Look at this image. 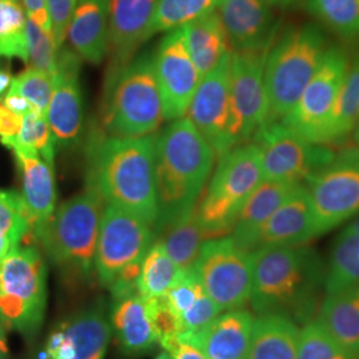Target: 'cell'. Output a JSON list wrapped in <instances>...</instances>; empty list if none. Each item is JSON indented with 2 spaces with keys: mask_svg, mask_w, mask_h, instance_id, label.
Segmentation results:
<instances>
[{
  "mask_svg": "<svg viewBox=\"0 0 359 359\" xmlns=\"http://www.w3.org/2000/svg\"><path fill=\"white\" fill-rule=\"evenodd\" d=\"M156 133L142 137L96 136L88 145L87 187L107 204L157 219Z\"/></svg>",
  "mask_w": 359,
  "mask_h": 359,
  "instance_id": "obj_1",
  "label": "cell"
},
{
  "mask_svg": "<svg viewBox=\"0 0 359 359\" xmlns=\"http://www.w3.org/2000/svg\"><path fill=\"white\" fill-rule=\"evenodd\" d=\"M325 271L321 258L306 244L258 248L252 252L253 311L308 323L317 313Z\"/></svg>",
  "mask_w": 359,
  "mask_h": 359,
  "instance_id": "obj_2",
  "label": "cell"
},
{
  "mask_svg": "<svg viewBox=\"0 0 359 359\" xmlns=\"http://www.w3.org/2000/svg\"><path fill=\"white\" fill-rule=\"evenodd\" d=\"M215 160V151L187 116L170 121L157 133L154 238L158 231L196 209Z\"/></svg>",
  "mask_w": 359,
  "mask_h": 359,
  "instance_id": "obj_3",
  "label": "cell"
},
{
  "mask_svg": "<svg viewBox=\"0 0 359 359\" xmlns=\"http://www.w3.org/2000/svg\"><path fill=\"white\" fill-rule=\"evenodd\" d=\"M104 208L102 196L86 187L56 206L34 237L69 285L83 286L96 276L95 256Z\"/></svg>",
  "mask_w": 359,
  "mask_h": 359,
  "instance_id": "obj_4",
  "label": "cell"
},
{
  "mask_svg": "<svg viewBox=\"0 0 359 359\" xmlns=\"http://www.w3.org/2000/svg\"><path fill=\"white\" fill-rule=\"evenodd\" d=\"M329 44L317 26L286 29L276 39L265 62V87L269 102L266 123L281 121L299 100L317 72Z\"/></svg>",
  "mask_w": 359,
  "mask_h": 359,
  "instance_id": "obj_5",
  "label": "cell"
},
{
  "mask_svg": "<svg viewBox=\"0 0 359 359\" xmlns=\"http://www.w3.org/2000/svg\"><path fill=\"white\" fill-rule=\"evenodd\" d=\"M265 180L261 154L255 142H245L218 157V164L201 194L196 216L206 238L229 236L250 194Z\"/></svg>",
  "mask_w": 359,
  "mask_h": 359,
  "instance_id": "obj_6",
  "label": "cell"
},
{
  "mask_svg": "<svg viewBox=\"0 0 359 359\" xmlns=\"http://www.w3.org/2000/svg\"><path fill=\"white\" fill-rule=\"evenodd\" d=\"M165 121L151 53L135 57L107 83L104 128L114 137L154 135Z\"/></svg>",
  "mask_w": 359,
  "mask_h": 359,
  "instance_id": "obj_7",
  "label": "cell"
},
{
  "mask_svg": "<svg viewBox=\"0 0 359 359\" xmlns=\"http://www.w3.org/2000/svg\"><path fill=\"white\" fill-rule=\"evenodd\" d=\"M47 309V264L35 246L19 245L0 261V326L32 339Z\"/></svg>",
  "mask_w": 359,
  "mask_h": 359,
  "instance_id": "obj_8",
  "label": "cell"
},
{
  "mask_svg": "<svg viewBox=\"0 0 359 359\" xmlns=\"http://www.w3.org/2000/svg\"><path fill=\"white\" fill-rule=\"evenodd\" d=\"M317 236L359 213V148H346L305 180Z\"/></svg>",
  "mask_w": 359,
  "mask_h": 359,
  "instance_id": "obj_9",
  "label": "cell"
},
{
  "mask_svg": "<svg viewBox=\"0 0 359 359\" xmlns=\"http://www.w3.org/2000/svg\"><path fill=\"white\" fill-rule=\"evenodd\" d=\"M346 51L329 46L321 65L290 114L281 120L302 139L313 144L327 145V128L339 90L348 67Z\"/></svg>",
  "mask_w": 359,
  "mask_h": 359,
  "instance_id": "obj_10",
  "label": "cell"
},
{
  "mask_svg": "<svg viewBox=\"0 0 359 359\" xmlns=\"http://www.w3.org/2000/svg\"><path fill=\"white\" fill-rule=\"evenodd\" d=\"M194 271L206 294L224 313L243 309L252 292V253L231 236L210 238L203 245Z\"/></svg>",
  "mask_w": 359,
  "mask_h": 359,
  "instance_id": "obj_11",
  "label": "cell"
},
{
  "mask_svg": "<svg viewBox=\"0 0 359 359\" xmlns=\"http://www.w3.org/2000/svg\"><path fill=\"white\" fill-rule=\"evenodd\" d=\"M252 140L261 154L264 177L270 181L302 184L335 154L329 145L306 142L281 121L266 123Z\"/></svg>",
  "mask_w": 359,
  "mask_h": 359,
  "instance_id": "obj_12",
  "label": "cell"
},
{
  "mask_svg": "<svg viewBox=\"0 0 359 359\" xmlns=\"http://www.w3.org/2000/svg\"><path fill=\"white\" fill-rule=\"evenodd\" d=\"M231 53L203 76L185 115L217 157L241 145L231 103Z\"/></svg>",
  "mask_w": 359,
  "mask_h": 359,
  "instance_id": "obj_13",
  "label": "cell"
},
{
  "mask_svg": "<svg viewBox=\"0 0 359 359\" xmlns=\"http://www.w3.org/2000/svg\"><path fill=\"white\" fill-rule=\"evenodd\" d=\"M154 241V226L148 221L127 209L107 204L95 256V274L99 283L108 289L120 270L144 258Z\"/></svg>",
  "mask_w": 359,
  "mask_h": 359,
  "instance_id": "obj_14",
  "label": "cell"
},
{
  "mask_svg": "<svg viewBox=\"0 0 359 359\" xmlns=\"http://www.w3.org/2000/svg\"><path fill=\"white\" fill-rule=\"evenodd\" d=\"M111 335L108 313L97 301L53 326L36 359H104Z\"/></svg>",
  "mask_w": 359,
  "mask_h": 359,
  "instance_id": "obj_15",
  "label": "cell"
},
{
  "mask_svg": "<svg viewBox=\"0 0 359 359\" xmlns=\"http://www.w3.org/2000/svg\"><path fill=\"white\" fill-rule=\"evenodd\" d=\"M154 74L167 121L187 115L201 75L193 62L184 27L167 32L154 55Z\"/></svg>",
  "mask_w": 359,
  "mask_h": 359,
  "instance_id": "obj_16",
  "label": "cell"
},
{
  "mask_svg": "<svg viewBox=\"0 0 359 359\" xmlns=\"http://www.w3.org/2000/svg\"><path fill=\"white\" fill-rule=\"evenodd\" d=\"M266 55L268 52L231 53V103L241 144L250 142L269 117L264 76Z\"/></svg>",
  "mask_w": 359,
  "mask_h": 359,
  "instance_id": "obj_17",
  "label": "cell"
},
{
  "mask_svg": "<svg viewBox=\"0 0 359 359\" xmlns=\"http://www.w3.org/2000/svg\"><path fill=\"white\" fill-rule=\"evenodd\" d=\"M80 65L81 59L76 52L65 47L59 51L47 120L56 145L63 149L74 148L83 132L84 112L79 83Z\"/></svg>",
  "mask_w": 359,
  "mask_h": 359,
  "instance_id": "obj_18",
  "label": "cell"
},
{
  "mask_svg": "<svg viewBox=\"0 0 359 359\" xmlns=\"http://www.w3.org/2000/svg\"><path fill=\"white\" fill-rule=\"evenodd\" d=\"M156 0H109L108 76L114 80L149 38Z\"/></svg>",
  "mask_w": 359,
  "mask_h": 359,
  "instance_id": "obj_19",
  "label": "cell"
},
{
  "mask_svg": "<svg viewBox=\"0 0 359 359\" xmlns=\"http://www.w3.org/2000/svg\"><path fill=\"white\" fill-rule=\"evenodd\" d=\"M218 18L231 51L268 52L278 34V22L264 0H219Z\"/></svg>",
  "mask_w": 359,
  "mask_h": 359,
  "instance_id": "obj_20",
  "label": "cell"
},
{
  "mask_svg": "<svg viewBox=\"0 0 359 359\" xmlns=\"http://www.w3.org/2000/svg\"><path fill=\"white\" fill-rule=\"evenodd\" d=\"M15 154L22 179V198L26 204L31 222V234L35 237L56 209V182L53 165L38 152L18 142V139L0 140Z\"/></svg>",
  "mask_w": 359,
  "mask_h": 359,
  "instance_id": "obj_21",
  "label": "cell"
},
{
  "mask_svg": "<svg viewBox=\"0 0 359 359\" xmlns=\"http://www.w3.org/2000/svg\"><path fill=\"white\" fill-rule=\"evenodd\" d=\"M314 237L317 231L311 200L306 187L299 184L262 226L256 249L304 245Z\"/></svg>",
  "mask_w": 359,
  "mask_h": 359,
  "instance_id": "obj_22",
  "label": "cell"
},
{
  "mask_svg": "<svg viewBox=\"0 0 359 359\" xmlns=\"http://www.w3.org/2000/svg\"><path fill=\"white\" fill-rule=\"evenodd\" d=\"M255 317L249 310L224 311L200 333L189 334L208 359H246Z\"/></svg>",
  "mask_w": 359,
  "mask_h": 359,
  "instance_id": "obj_23",
  "label": "cell"
},
{
  "mask_svg": "<svg viewBox=\"0 0 359 359\" xmlns=\"http://www.w3.org/2000/svg\"><path fill=\"white\" fill-rule=\"evenodd\" d=\"M108 317L118 348L127 357H142L158 344L147 301L142 295L132 294L114 301Z\"/></svg>",
  "mask_w": 359,
  "mask_h": 359,
  "instance_id": "obj_24",
  "label": "cell"
},
{
  "mask_svg": "<svg viewBox=\"0 0 359 359\" xmlns=\"http://www.w3.org/2000/svg\"><path fill=\"white\" fill-rule=\"evenodd\" d=\"M109 0H79L67 29L72 51L80 59L100 65L108 53Z\"/></svg>",
  "mask_w": 359,
  "mask_h": 359,
  "instance_id": "obj_25",
  "label": "cell"
},
{
  "mask_svg": "<svg viewBox=\"0 0 359 359\" xmlns=\"http://www.w3.org/2000/svg\"><path fill=\"white\" fill-rule=\"evenodd\" d=\"M299 184L264 180L241 208L231 237L241 249L252 253L256 249L258 234L270 216L281 206Z\"/></svg>",
  "mask_w": 359,
  "mask_h": 359,
  "instance_id": "obj_26",
  "label": "cell"
},
{
  "mask_svg": "<svg viewBox=\"0 0 359 359\" xmlns=\"http://www.w3.org/2000/svg\"><path fill=\"white\" fill-rule=\"evenodd\" d=\"M318 323L353 357L359 353V283L326 294L318 310Z\"/></svg>",
  "mask_w": 359,
  "mask_h": 359,
  "instance_id": "obj_27",
  "label": "cell"
},
{
  "mask_svg": "<svg viewBox=\"0 0 359 359\" xmlns=\"http://www.w3.org/2000/svg\"><path fill=\"white\" fill-rule=\"evenodd\" d=\"M298 325L281 314L258 316L255 320L246 359H297Z\"/></svg>",
  "mask_w": 359,
  "mask_h": 359,
  "instance_id": "obj_28",
  "label": "cell"
},
{
  "mask_svg": "<svg viewBox=\"0 0 359 359\" xmlns=\"http://www.w3.org/2000/svg\"><path fill=\"white\" fill-rule=\"evenodd\" d=\"M187 44L201 77L209 74L231 52L229 40L216 11L206 13L184 27Z\"/></svg>",
  "mask_w": 359,
  "mask_h": 359,
  "instance_id": "obj_29",
  "label": "cell"
},
{
  "mask_svg": "<svg viewBox=\"0 0 359 359\" xmlns=\"http://www.w3.org/2000/svg\"><path fill=\"white\" fill-rule=\"evenodd\" d=\"M154 240L163 244L180 270L194 269L203 245L208 241L196 216V209L158 231Z\"/></svg>",
  "mask_w": 359,
  "mask_h": 359,
  "instance_id": "obj_30",
  "label": "cell"
},
{
  "mask_svg": "<svg viewBox=\"0 0 359 359\" xmlns=\"http://www.w3.org/2000/svg\"><path fill=\"white\" fill-rule=\"evenodd\" d=\"M359 283V233L345 228L334 241L325 271L326 294L342 292Z\"/></svg>",
  "mask_w": 359,
  "mask_h": 359,
  "instance_id": "obj_31",
  "label": "cell"
},
{
  "mask_svg": "<svg viewBox=\"0 0 359 359\" xmlns=\"http://www.w3.org/2000/svg\"><path fill=\"white\" fill-rule=\"evenodd\" d=\"M359 118V55L348 62L327 128V145L346 142Z\"/></svg>",
  "mask_w": 359,
  "mask_h": 359,
  "instance_id": "obj_32",
  "label": "cell"
},
{
  "mask_svg": "<svg viewBox=\"0 0 359 359\" xmlns=\"http://www.w3.org/2000/svg\"><path fill=\"white\" fill-rule=\"evenodd\" d=\"M180 273L181 270L169 257L165 248L154 240L142 259L139 294L147 301L163 298L176 283Z\"/></svg>",
  "mask_w": 359,
  "mask_h": 359,
  "instance_id": "obj_33",
  "label": "cell"
},
{
  "mask_svg": "<svg viewBox=\"0 0 359 359\" xmlns=\"http://www.w3.org/2000/svg\"><path fill=\"white\" fill-rule=\"evenodd\" d=\"M219 0H156L149 38L188 26L196 19L217 10Z\"/></svg>",
  "mask_w": 359,
  "mask_h": 359,
  "instance_id": "obj_34",
  "label": "cell"
},
{
  "mask_svg": "<svg viewBox=\"0 0 359 359\" xmlns=\"http://www.w3.org/2000/svg\"><path fill=\"white\" fill-rule=\"evenodd\" d=\"M27 20L20 0H0V57L28 65Z\"/></svg>",
  "mask_w": 359,
  "mask_h": 359,
  "instance_id": "obj_35",
  "label": "cell"
},
{
  "mask_svg": "<svg viewBox=\"0 0 359 359\" xmlns=\"http://www.w3.org/2000/svg\"><path fill=\"white\" fill-rule=\"evenodd\" d=\"M31 233V222L22 194L0 189V261Z\"/></svg>",
  "mask_w": 359,
  "mask_h": 359,
  "instance_id": "obj_36",
  "label": "cell"
},
{
  "mask_svg": "<svg viewBox=\"0 0 359 359\" xmlns=\"http://www.w3.org/2000/svg\"><path fill=\"white\" fill-rule=\"evenodd\" d=\"M308 10L335 35L359 41V0H308Z\"/></svg>",
  "mask_w": 359,
  "mask_h": 359,
  "instance_id": "obj_37",
  "label": "cell"
},
{
  "mask_svg": "<svg viewBox=\"0 0 359 359\" xmlns=\"http://www.w3.org/2000/svg\"><path fill=\"white\" fill-rule=\"evenodd\" d=\"M53 79L55 76L44 71L28 67L26 71L13 77L8 90L23 96L34 107L35 112L47 117L53 90Z\"/></svg>",
  "mask_w": 359,
  "mask_h": 359,
  "instance_id": "obj_38",
  "label": "cell"
},
{
  "mask_svg": "<svg viewBox=\"0 0 359 359\" xmlns=\"http://www.w3.org/2000/svg\"><path fill=\"white\" fill-rule=\"evenodd\" d=\"M297 359H353V357L326 333L318 321H310L299 332Z\"/></svg>",
  "mask_w": 359,
  "mask_h": 359,
  "instance_id": "obj_39",
  "label": "cell"
},
{
  "mask_svg": "<svg viewBox=\"0 0 359 359\" xmlns=\"http://www.w3.org/2000/svg\"><path fill=\"white\" fill-rule=\"evenodd\" d=\"M16 139L38 152L48 164L53 165L56 140L46 116L38 112H29L28 115L23 116L22 128Z\"/></svg>",
  "mask_w": 359,
  "mask_h": 359,
  "instance_id": "obj_40",
  "label": "cell"
},
{
  "mask_svg": "<svg viewBox=\"0 0 359 359\" xmlns=\"http://www.w3.org/2000/svg\"><path fill=\"white\" fill-rule=\"evenodd\" d=\"M27 39H28V67L44 71L52 76L57 71V55L53 35L43 31L32 20H27Z\"/></svg>",
  "mask_w": 359,
  "mask_h": 359,
  "instance_id": "obj_41",
  "label": "cell"
},
{
  "mask_svg": "<svg viewBox=\"0 0 359 359\" xmlns=\"http://www.w3.org/2000/svg\"><path fill=\"white\" fill-rule=\"evenodd\" d=\"M147 306H148L151 321L154 325V332L158 338V345L161 341L182 333L181 322L177 318V316L168 308L164 298L148 299Z\"/></svg>",
  "mask_w": 359,
  "mask_h": 359,
  "instance_id": "obj_42",
  "label": "cell"
},
{
  "mask_svg": "<svg viewBox=\"0 0 359 359\" xmlns=\"http://www.w3.org/2000/svg\"><path fill=\"white\" fill-rule=\"evenodd\" d=\"M79 0H48V13L51 18L52 32L56 47L59 50L63 48L67 29L71 22L72 13L76 8Z\"/></svg>",
  "mask_w": 359,
  "mask_h": 359,
  "instance_id": "obj_43",
  "label": "cell"
},
{
  "mask_svg": "<svg viewBox=\"0 0 359 359\" xmlns=\"http://www.w3.org/2000/svg\"><path fill=\"white\" fill-rule=\"evenodd\" d=\"M142 259H137L128 264L126 268L118 271L115 280L108 286V290L114 301L124 297L139 294V280L142 274Z\"/></svg>",
  "mask_w": 359,
  "mask_h": 359,
  "instance_id": "obj_44",
  "label": "cell"
},
{
  "mask_svg": "<svg viewBox=\"0 0 359 359\" xmlns=\"http://www.w3.org/2000/svg\"><path fill=\"white\" fill-rule=\"evenodd\" d=\"M170 359H208L189 334L181 333L160 342Z\"/></svg>",
  "mask_w": 359,
  "mask_h": 359,
  "instance_id": "obj_45",
  "label": "cell"
},
{
  "mask_svg": "<svg viewBox=\"0 0 359 359\" xmlns=\"http://www.w3.org/2000/svg\"><path fill=\"white\" fill-rule=\"evenodd\" d=\"M27 18L38 25L43 31L53 35L52 32L51 18L48 13V0H20ZM55 39V38H53Z\"/></svg>",
  "mask_w": 359,
  "mask_h": 359,
  "instance_id": "obj_46",
  "label": "cell"
},
{
  "mask_svg": "<svg viewBox=\"0 0 359 359\" xmlns=\"http://www.w3.org/2000/svg\"><path fill=\"white\" fill-rule=\"evenodd\" d=\"M23 116L18 115L0 103V140L18 137L22 128Z\"/></svg>",
  "mask_w": 359,
  "mask_h": 359,
  "instance_id": "obj_47",
  "label": "cell"
},
{
  "mask_svg": "<svg viewBox=\"0 0 359 359\" xmlns=\"http://www.w3.org/2000/svg\"><path fill=\"white\" fill-rule=\"evenodd\" d=\"M3 104L7 108H10L13 112L18 114V115L26 116L29 112H35L34 107L31 105V103L27 99H25L23 96H20L19 93H16V92H13L11 90H7V93H6L4 99H3Z\"/></svg>",
  "mask_w": 359,
  "mask_h": 359,
  "instance_id": "obj_48",
  "label": "cell"
},
{
  "mask_svg": "<svg viewBox=\"0 0 359 359\" xmlns=\"http://www.w3.org/2000/svg\"><path fill=\"white\" fill-rule=\"evenodd\" d=\"M7 358H8V346H7L6 330L0 326V359Z\"/></svg>",
  "mask_w": 359,
  "mask_h": 359,
  "instance_id": "obj_49",
  "label": "cell"
},
{
  "mask_svg": "<svg viewBox=\"0 0 359 359\" xmlns=\"http://www.w3.org/2000/svg\"><path fill=\"white\" fill-rule=\"evenodd\" d=\"M266 4H269L270 7L274 6V7H287V6H292L299 0H264Z\"/></svg>",
  "mask_w": 359,
  "mask_h": 359,
  "instance_id": "obj_50",
  "label": "cell"
},
{
  "mask_svg": "<svg viewBox=\"0 0 359 359\" xmlns=\"http://www.w3.org/2000/svg\"><path fill=\"white\" fill-rule=\"evenodd\" d=\"M353 137H354V142L359 147V118L358 123H357V126H355V129H354V132H353Z\"/></svg>",
  "mask_w": 359,
  "mask_h": 359,
  "instance_id": "obj_51",
  "label": "cell"
},
{
  "mask_svg": "<svg viewBox=\"0 0 359 359\" xmlns=\"http://www.w3.org/2000/svg\"><path fill=\"white\" fill-rule=\"evenodd\" d=\"M156 359H170V357L168 355L167 353H161L160 355H157V357H156Z\"/></svg>",
  "mask_w": 359,
  "mask_h": 359,
  "instance_id": "obj_52",
  "label": "cell"
},
{
  "mask_svg": "<svg viewBox=\"0 0 359 359\" xmlns=\"http://www.w3.org/2000/svg\"><path fill=\"white\" fill-rule=\"evenodd\" d=\"M0 99H1V96H0Z\"/></svg>",
  "mask_w": 359,
  "mask_h": 359,
  "instance_id": "obj_53",
  "label": "cell"
}]
</instances>
